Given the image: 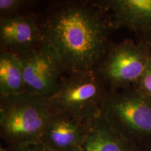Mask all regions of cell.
I'll list each match as a JSON object with an SVG mask.
<instances>
[{
    "mask_svg": "<svg viewBox=\"0 0 151 151\" xmlns=\"http://www.w3.org/2000/svg\"><path fill=\"white\" fill-rule=\"evenodd\" d=\"M39 17L43 44L67 75L97 71L116 30L112 14L89 0L48 4Z\"/></svg>",
    "mask_w": 151,
    "mask_h": 151,
    "instance_id": "cell-1",
    "label": "cell"
},
{
    "mask_svg": "<svg viewBox=\"0 0 151 151\" xmlns=\"http://www.w3.org/2000/svg\"><path fill=\"white\" fill-rule=\"evenodd\" d=\"M57 113L48 98L20 94L0 98V135L9 148L39 143Z\"/></svg>",
    "mask_w": 151,
    "mask_h": 151,
    "instance_id": "cell-2",
    "label": "cell"
},
{
    "mask_svg": "<svg viewBox=\"0 0 151 151\" xmlns=\"http://www.w3.org/2000/svg\"><path fill=\"white\" fill-rule=\"evenodd\" d=\"M101 115L134 151H151V99L133 88L109 92Z\"/></svg>",
    "mask_w": 151,
    "mask_h": 151,
    "instance_id": "cell-3",
    "label": "cell"
},
{
    "mask_svg": "<svg viewBox=\"0 0 151 151\" xmlns=\"http://www.w3.org/2000/svg\"><path fill=\"white\" fill-rule=\"evenodd\" d=\"M109 93L106 83L95 71L64 77L59 90L48 99L57 113L88 120L101 114Z\"/></svg>",
    "mask_w": 151,
    "mask_h": 151,
    "instance_id": "cell-4",
    "label": "cell"
},
{
    "mask_svg": "<svg viewBox=\"0 0 151 151\" xmlns=\"http://www.w3.org/2000/svg\"><path fill=\"white\" fill-rule=\"evenodd\" d=\"M151 60V47L125 39L121 42H111L97 69L106 83L109 92L133 88L144 73Z\"/></svg>",
    "mask_w": 151,
    "mask_h": 151,
    "instance_id": "cell-5",
    "label": "cell"
},
{
    "mask_svg": "<svg viewBox=\"0 0 151 151\" xmlns=\"http://www.w3.org/2000/svg\"><path fill=\"white\" fill-rule=\"evenodd\" d=\"M18 57L23 70L24 93L50 98L58 92L65 71L50 49L43 44Z\"/></svg>",
    "mask_w": 151,
    "mask_h": 151,
    "instance_id": "cell-6",
    "label": "cell"
},
{
    "mask_svg": "<svg viewBox=\"0 0 151 151\" xmlns=\"http://www.w3.org/2000/svg\"><path fill=\"white\" fill-rule=\"evenodd\" d=\"M112 14L116 29L127 28L151 47V0H95Z\"/></svg>",
    "mask_w": 151,
    "mask_h": 151,
    "instance_id": "cell-7",
    "label": "cell"
},
{
    "mask_svg": "<svg viewBox=\"0 0 151 151\" xmlns=\"http://www.w3.org/2000/svg\"><path fill=\"white\" fill-rule=\"evenodd\" d=\"M43 44L40 20L37 14L0 18V50L19 55Z\"/></svg>",
    "mask_w": 151,
    "mask_h": 151,
    "instance_id": "cell-8",
    "label": "cell"
},
{
    "mask_svg": "<svg viewBox=\"0 0 151 151\" xmlns=\"http://www.w3.org/2000/svg\"><path fill=\"white\" fill-rule=\"evenodd\" d=\"M89 120L57 113L47 124L40 143L52 151H76L86 139Z\"/></svg>",
    "mask_w": 151,
    "mask_h": 151,
    "instance_id": "cell-9",
    "label": "cell"
},
{
    "mask_svg": "<svg viewBox=\"0 0 151 151\" xmlns=\"http://www.w3.org/2000/svg\"><path fill=\"white\" fill-rule=\"evenodd\" d=\"M76 151H134L101 116L89 120L83 143Z\"/></svg>",
    "mask_w": 151,
    "mask_h": 151,
    "instance_id": "cell-10",
    "label": "cell"
},
{
    "mask_svg": "<svg viewBox=\"0 0 151 151\" xmlns=\"http://www.w3.org/2000/svg\"><path fill=\"white\" fill-rule=\"evenodd\" d=\"M23 93V70L18 55L0 50V98Z\"/></svg>",
    "mask_w": 151,
    "mask_h": 151,
    "instance_id": "cell-11",
    "label": "cell"
},
{
    "mask_svg": "<svg viewBox=\"0 0 151 151\" xmlns=\"http://www.w3.org/2000/svg\"><path fill=\"white\" fill-rule=\"evenodd\" d=\"M36 1L0 0V18H13L32 14Z\"/></svg>",
    "mask_w": 151,
    "mask_h": 151,
    "instance_id": "cell-12",
    "label": "cell"
},
{
    "mask_svg": "<svg viewBox=\"0 0 151 151\" xmlns=\"http://www.w3.org/2000/svg\"><path fill=\"white\" fill-rule=\"evenodd\" d=\"M132 88L151 99V60L142 76Z\"/></svg>",
    "mask_w": 151,
    "mask_h": 151,
    "instance_id": "cell-13",
    "label": "cell"
},
{
    "mask_svg": "<svg viewBox=\"0 0 151 151\" xmlns=\"http://www.w3.org/2000/svg\"><path fill=\"white\" fill-rule=\"evenodd\" d=\"M10 149L11 151H52L41 144L40 142L30 143V144L24 145V146Z\"/></svg>",
    "mask_w": 151,
    "mask_h": 151,
    "instance_id": "cell-14",
    "label": "cell"
},
{
    "mask_svg": "<svg viewBox=\"0 0 151 151\" xmlns=\"http://www.w3.org/2000/svg\"><path fill=\"white\" fill-rule=\"evenodd\" d=\"M0 151H11V150L9 148H8V147H6V148H4V147H0Z\"/></svg>",
    "mask_w": 151,
    "mask_h": 151,
    "instance_id": "cell-15",
    "label": "cell"
}]
</instances>
